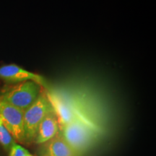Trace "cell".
<instances>
[{
  "mask_svg": "<svg viewBox=\"0 0 156 156\" xmlns=\"http://www.w3.org/2000/svg\"><path fill=\"white\" fill-rule=\"evenodd\" d=\"M60 134L64 141L77 156H83L95 141V129L80 116L60 128Z\"/></svg>",
  "mask_w": 156,
  "mask_h": 156,
  "instance_id": "cell-1",
  "label": "cell"
},
{
  "mask_svg": "<svg viewBox=\"0 0 156 156\" xmlns=\"http://www.w3.org/2000/svg\"><path fill=\"white\" fill-rule=\"evenodd\" d=\"M54 112L47 95L41 91L35 102L23 112L25 143L34 142L41 122L48 114Z\"/></svg>",
  "mask_w": 156,
  "mask_h": 156,
  "instance_id": "cell-2",
  "label": "cell"
},
{
  "mask_svg": "<svg viewBox=\"0 0 156 156\" xmlns=\"http://www.w3.org/2000/svg\"><path fill=\"white\" fill-rule=\"evenodd\" d=\"M42 87L33 81L15 84L0 93V97L23 112L30 106L41 93Z\"/></svg>",
  "mask_w": 156,
  "mask_h": 156,
  "instance_id": "cell-3",
  "label": "cell"
},
{
  "mask_svg": "<svg viewBox=\"0 0 156 156\" xmlns=\"http://www.w3.org/2000/svg\"><path fill=\"white\" fill-rule=\"evenodd\" d=\"M0 117L15 142L25 143L23 112L0 97Z\"/></svg>",
  "mask_w": 156,
  "mask_h": 156,
  "instance_id": "cell-4",
  "label": "cell"
},
{
  "mask_svg": "<svg viewBox=\"0 0 156 156\" xmlns=\"http://www.w3.org/2000/svg\"><path fill=\"white\" fill-rule=\"evenodd\" d=\"M0 80L7 84L33 81L42 87H47V83L43 76L28 71L15 64H6L0 67Z\"/></svg>",
  "mask_w": 156,
  "mask_h": 156,
  "instance_id": "cell-5",
  "label": "cell"
},
{
  "mask_svg": "<svg viewBox=\"0 0 156 156\" xmlns=\"http://www.w3.org/2000/svg\"><path fill=\"white\" fill-rule=\"evenodd\" d=\"M46 95L57 117L59 128L80 116L73 108V106L60 95L54 93H48Z\"/></svg>",
  "mask_w": 156,
  "mask_h": 156,
  "instance_id": "cell-6",
  "label": "cell"
},
{
  "mask_svg": "<svg viewBox=\"0 0 156 156\" xmlns=\"http://www.w3.org/2000/svg\"><path fill=\"white\" fill-rule=\"evenodd\" d=\"M38 156H77L58 133L48 142L39 145Z\"/></svg>",
  "mask_w": 156,
  "mask_h": 156,
  "instance_id": "cell-7",
  "label": "cell"
},
{
  "mask_svg": "<svg viewBox=\"0 0 156 156\" xmlns=\"http://www.w3.org/2000/svg\"><path fill=\"white\" fill-rule=\"evenodd\" d=\"M59 124L55 113L48 114L41 122L35 137L34 142L38 145L48 142L59 133Z\"/></svg>",
  "mask_w": 156,
  "mask_h": 156,
  "instance_id": "cell-8",
  "label": "cell"
},
{
  "mask_svg": "<svg viewBox=\"0 0 156 156\" xmlns=\"http://www.w3.org/2000/svg\"><path fill=\"white\" fill-rule=\"evenodd\" d=\"M15 143L16 142L4 124L2 119L0 117V145L6 151L9 152Z\"/></svg>",
  "mask_w": 156,
  "mask_h": 156,
  "instance_id": "cell-9",
  "label": "cell"
},
{
  "mask_svg": "<svg viewBox=\"0 0 156 156\" xmlns=\"http://www.w3.org/2000/svg\"><path fill=\"white\" fill-rule=\"evenodd\" d=\"M28 153L25 147L15 143L9 151V156H25Z\"/></svg>",
  "mask_w": 156,
  "mask_h": 156,
  "instance_id": "cell-10",
  "label": "cell"
},
{
  "mask_svg": "<svg viewBox=\"0 0 156 156\" xmlns=\"http://www.w3.org/2000/svg\"><path fill=\"white\" fill-rule=\"evenodd\" d=\"M25 156H34V155H31V154H30V153H29V152H28V153H27V154H26V155H25Z\"/></svg>",
  "mask_w": 156,
  "mask_h": 156,
  "instance_id": "cell-11",
  "label": "cell"
}]
</instances>
